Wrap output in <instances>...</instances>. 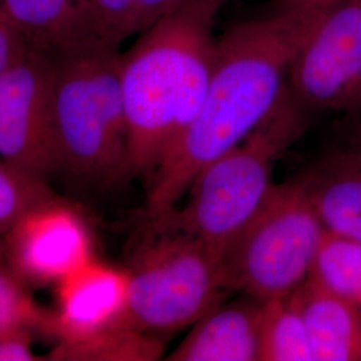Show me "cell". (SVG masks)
<instances>
[{
	"instance_id": "1",
	"label": "cell",
	"mask_w": 361,
	"mask_h": 361,
	"mask_svg": "<svg viewBox=\"0 0 361 361\" xmlns=\"http://www.w3.org/2000/svg\"><path fill=\"white\" fill-rule=\"evenodd\" d=\"M332 1L285 0L217 37L201 107L149 178V221L168 216L202 169L274 114L296 52Z\"/></svg>"
},
{
	"instance_id": "2",
	"label": "cell",
	"mask_w": 361,
	"mask_h": 361,
	"mask_svg": "<svg viewBox=\"0 0 361 361\" xmlns=\"http://www.w3.org/2000/svg\"><path fill=\"white\" fill-rule=\"evenodd\" d=\"M225 0H183L121 61L131 176L147 180L189 128L205 97Z\"/></svg>"
},
{
	"instance_id": "3",
	"label": "cell",
	"mask_w": 361,
	"mask_h": 361,
	"mask_svg": "<svg viewBox=\"0 0 361 361\" xmlns=\"http://www.w3.org/2000/svg\"><path fill=\"white\" fill-rule=\"evenodd\" d=\"M310 118L286 94L258 129L197 174L185 207L150 222L192 237L222 259L269 200L277 186L276 162L307 129Z\"/></svg>"
},
{
	"instance_id": "4",
	"label": "cell",
	"mask_w": 361,
	"mask_h": 361,
	"mask_svg": "<svg viewBox=\"0 0 361 361\" xmlns=\"http://www.w3.org/2000/svg\"><path fill=\"white\" fill-rule=\"evenodd\" d=\"M121 61V51L110 49L54 61L58 171L85 185H114L131 176Z\"/></svg>"
},
{
	"instance_id": "5",
	"label": "cell",
	"mask_w": 361,
	"mask_h": 361,
	"mask_svg": "<svg viewBox=\"0 0 361 361\" xmlns=\"http://www.w3.org/2000/svg\"><path fill=\"white\" fill-rule=\"evenodd\" d=\"M150 224L153 234L126 269L123 326L161 340L197 323L231 290L217 253L183 233Z\"/></svg>"
},
{
	"instance_id": "6",
	"label": "cell",
	"mask_w": 361,
	"mask_h": 361,
	"mask_svg": "<svg viewBox=\"0 0 361 361\" xmlns=\"http://www.w3.org/2000/svg\"><path fill=\"white\" fill-rule=\"evenodd\" d=\"M325 234L301 183L277 185L222 256L229 290L259 302L296 293L312 276Z\"/></svg>"
},
{
	"instance_id": "7",
	"label": "cell",
	"mask_w": 361,
	"mask_h": 361,
	"mask_svg": "<svg viewBox=\"0 0 361 361\" xmlns=\"http://www.w3.org/2000/svg\"><path fill=\"white\" fill-rule=\"evenodd\" d=\"M286 94L305 114L361 113V0H334L290 66Z\"/></svg>"
},
{
	"instance_id": "8",
	"label": "cell",
	"mask_w": 361,
	"mask_h": 361,
	"mask_svg": "<svg viewBox=\"0 0 361 361\" xmlns=\"http://www.w3.org/2000/svg\"><path fill=\"white\" fill-rule=\"evenodd\" d=\"M55 62L30 50L0 74V159L37 180L58 171Z\"/></svg>"
},
{
	"instance_id": "9",
	"label": "cell",
	"mask_w": 361,
	"mask_h": 361,
	"mask_svg": "<svg viewBox=\"0 0 361 361\" xmlns=\"http://www.w3.org/2000/svg\"><path fill=\"white\" fill-rule=\"evenodd\" d=\"M6 235L13 271L31 284L56 285L92 258L85 219L58 197L30 209Z\"/></svg>"
},
{
	"instance_id": "10",
	"label": "cell",
	"mask_w": 361,
	"mask_h": 361,
	"mask_svg": "<svg viewBox=\"0 0 361 361\" xmlns=\"http://www.w3.org/2000/svg\"><path fill=\"white\" fill-rule=\"evenodd\" d=\"M128 271L92 257L68 273L56 286L54 338L78 341L114 326H123Z\"/></svg>"
},
{
	"instance_id": "11",
	"label": "cell",
	"mask_w": 361,
	"mask_h": 361,
	"mask_svg": "<svg viewBox=\"0 0 361 361\" xmlns=\"http://www.w3.org/2000/svg\"><path fill=\"white\" fill-rule=\"evenodd\" d=\"M261 302L245 296L207 312L168 360L259 361Z\"/></svg>"
},
{
	"instance_id": "12",
	"label": "cell",
	"mask_w": 361,
	"mask_h": 361,
	"mask_svg": "<svg viewBox=\"0 0 361 361\" xmlns=\"http://www.w3.org/2000/svg\"><path fill=\"white\" fill-rule=\"evenodd\" d=\"M298 182L326 234L361 244V168L352 158L334 149Z\"/></svg>"
},
{
	"instance_id": "13",
	"label": "cell",
	"mask_w": 361,
	"mask_h": 361,
	"mask_svg": "<svg viewBox=\"0 0 361 361\" xmlns=\"http://www.w3.org/2000/svg\"><path fill=\"white\" fill-rule=\"evenodd\" d=\"M312 361H361V308L312 277L296 293Z\"/></svg>"
},
{
	"instance_id": "14",
	"label": "cell",
	"mask_w": 361,
	"mask_h": 361,
	"mask_svg": "<svg viewBox=\"0 0 361 361\" xmlns=\"http://www.w3.org/2000/svg\"><path fill=\"white\" fill-rule=\"evenodd\" d=\"M32 51L51 59L90 50L85 0H0Z\"/></svg>"
},
{
	"instance_id": "15",
	"label": "cell",
	"mask_w": 361,
	"mask_h": 361,
	"mask_svg": "<svg viewBox=\"0 0 361 361\" xmlns=\"http://www.w3.org/2000/svg\"><path fill=\"white\" fill-rule=\"evenodd\" d=\"M183 0H85L86 32L91 49L119 50L141 35Z\"/></svg>"
},
{
	"instance_id": "16",
	"label": "cell",
	"mask_w": 361,
	"mask_h": 361,
	"mask_svg": "<svg viewBox=\"0 0 361 361\" xmlns=\"http://www.w3.org/2000/svg\"><path fill=\"white\" fill-rule=\"evenodd\" d=\"M259 361H312L308 334L295 293L261 302Z\"/></svg>"
},
{
	"instance_id": "17",
	"label": "cell",
	"mask_w": 361,
	"mask_h": 361,
	"mask_svg": "<svg viewBox=\"0 0 361 361\" xmlns=\"http://www.w3.org/2000/svg\"><path fill=\"white\" fill-rule=\"evenodd\" d=\"M159 338L126 326H114L78 341H58L46 360H155Z\"/></svg>"
},
{
	"instance_id": "18",
	"label": "cell",
	"mask_w": 361,
	"mask_h": 361,
	"mask_svg": "<svg viewBox=\"0 0 361 361\" xmlns=\"http://www.w3.org/2000/svg\"><path fill=\"white\" fill-rule=\"evenodd\" d=\"M310 277L361 308V244L325 234Z\"/></svg>"
},
{
	"instance_id": "19",
	"label": "cell",
	"mask_w": 361,
	"mask_h": 361,
	"mask_svg": "<svg viewBox=\"0 0 361 361\" xmlns=\"http://www.w3.org/2000/svg\"><path fill=\"white\" fill-rule=\"evenodd\" d=\"M18 280L0 268V331L28 329L54 337V310L38 305Z\"/></svg>"
},
{
	"instance_id": "20",
	"label": "cell",
	"mask_w": 361,
	"mask_h": 361,
	"mask_svg": "<svg viewBox=\"0 0 361 361\" xmlns=\"http://www.w3.org/2000/svg\"><path fill=\"white\" fill-rule=\"evenodd\" d=\"M55 197L44 180L23 174L0 159V233L7 232L30 209Z\"/></svg>"
},
{
	"instance_id": "21",
	"label": "cell",
	"mask_w": 361,
	"mask_h": 361,
	"mask_svg": "<svg viewBox=\"0 0 361 361\" xmlns=\"http://www.w3.org/2000/svg\"><path fill=\"white\" fill-rule=\"evenodd\" d=\"M44 360L32 347V331L7 329L0 331V361Z\"/></svg>"
},
{
	"instance_id": "22",
	"label": "cell",
	"mask_w": 361,
	"mask_h": 361,
	"mask_svg": "<svg viewBox=\"0 0 361 361\" xmlns=\"http://www.w3.org/2000/svg\"><path fill=\"white\" fill-rule=\"evenodd\" d=\"M337 131L338 143L335 149L345 153L361 168V113L341 116Z\"/></svg>"
}]
</instances>
